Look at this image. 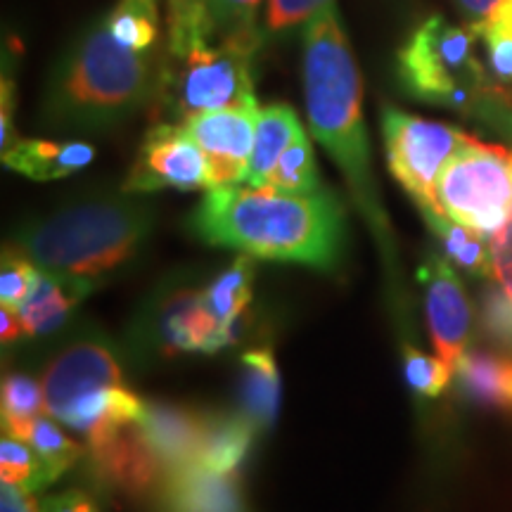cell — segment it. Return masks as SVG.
<instances>
[{"instance_id": "obj_1", "label": "cell", "mask_w": 512, "mask_h": 512, "mask_svg": "<svg viewBox=\"0 0 512 512\" xmlns=\"http://www.w3.org/2000/svg\"><path fill=\"white\" fill-rule=\"evenodd\" d=\"M192 228L209 245L330 271L342 254L344 211L330 190L299 195L235 183L207 190Z\"/></svg>"}, {"instance_id": "obj_2", "label": "cell", "mask_w": 512, "mask_h": 512, "mask_svg": "<svg viewBox=\"0 0 512 512\" xmlns=\"http://www.w3.org/2000/svg\"><path fill=\"white\" fill-rule=\"evenodd\" d=\"M259 46V31L221 24L209 0H169L155 100L174 124L256 105L252 60Z\"/></svg>"}, {"instance_id": "obj_3", "label": "cell", "mask_w": 512, "mask_h": 512, "mask_svg": "<svg viewBox=\"0 0 512 512\" xmlns=\"http://www.w3.org/2000/svg\"><path fill=\"white\" fill-rule=\"evenodd\" d=\"M302 81L313 138L335 159L358 209L387 240V219L370 171L368 131L363 121V83L337 3L325 5L304 24Z\"/></svg>"}, {"instance_id": "obj_4", "label": "cell", "mask_w": 512, "mask_h": 512, "mask_svg": "<svg viewBox=\"0 0 512 512\" xmlns=\"http://www.w3.org/2000/svg\"><path fill=\"white\" fill-rule=\"evenodd\" d=\"M159 62L121 46L105 17L74 38L48 76L43 121L67 131H98L133 117L155 100Z\"/></svg>"}, {"instance_id": "obj_5", "label": "cell", "mask_w": 512, "mask_h": 512, "mask_svg": "<svg viewBox=\"0 0 512 512\" xmlns=\"http://www.w3.org/2000/svg\"><path fill=\"white\" fill-rule=\"evenodd\" d=\"M155 223L138 195H105L69 204L17 233V247L38 271L95 285L133 259Z\"/></svg>"}, {"instance_id": "obj_6", "label": "cell", "mask_w": 512, "mask_h": 512, "mask_svg": "<svg viewBox=\"0 0 512 512\" xmlns=\"http://www.w3.org/2000/svg\"><path fill=\"white\" fill-rule=\"evenodd\" d=\"M475 29L432 15L399 50L403 88L422 102L470 112L491 95V79L475 53Z\"/></svg>"}, {"instance_id": "obj_7", "label": "cell", "mask_w": 512, "mask_h": 512, "mask_svg": "<svg viewBox=\"0 0 512 512\" xmlns=\"http://www.w3.org/2000/svg\"><path fill=\"white\" fill-rule=\"evenodd\" d=\"M437 211L491 238L512 221V150L470 138L444 166Z\"/></svg>"}, {"instance_id": "obj_8", "label": "cell", "mask_w": 512, "mask_h": 512, "mask_svg": "<svg viewBox=\"0 0 512 512\" xmlns=\"http://www.w3.org/2000/svg\"><path fill=\"white\" fill-rule=\"evenodd\" d=\"M382 136L392 176L413 197L422 214L437 211V181L444 166L472 136L439 121L384 107Z\"/></svg>"}, {"instance_id": "obj_9", "label": "cell", "mask_w": 512, "mask_h": 512, "mask_svg": "<svg viewBox=\"0 0 512 512\" xmlns=\"http://www.w3.org/2000/svg\"><path fill=\"white\" fill-rule=\"evenodd\" d=\"M209 190V171L200 145L183 124L162 121L140 145L121 192L147 195L157 190Z\"/></svg>"}, {"instance_id": "obj_10", "label": "cell", "mask_w": 512, "mask_h": 512, "mask_svg": "<svg viewBox=\"0 0 512 512\" xmlns=\"http://www.w3.org/2000/svg\"><path fill=\"white\" fill-rule=\"evenodd\" d=\"M114 384H124L119 358L110 342L95 335L76 339L57 351L41 377L46 411L55 420L86 394Z\"/></svg>"}, {"instance_id": "obj_11", "label": "cell", "mask_w": 512, "mask_h": 512, "mask_svg": "<svg viewBox=\"0 0 512 512\" xmlns=\"http://www.w3.org/2000/svg\"><path fill=\"white\" fill-rule=\"evenodd\" d=\"M259 110V102L247 107H226L197 114L183 124L207 159L209 188L245 183Z\"/></svg>"}, {"instance_id": "obj_12", "label": "cell", "mask_w": 512, "mask_h": 512, "mask_svg": "<svg viewBox=\"0 0 512 512\" xmlns=\"http://www.w3.org/2000/svg\"><path fill=\"white\" fill-rule=\"evenodd\" d=\"M418 278L425 287L427 320H430L434 347L448 366L456 370L460 358L465 356L472 325V311L463 285L451 264L437 254H430L422 261Z\"/></svg>"}, {"instance_id": "obj_13", "label": "cell", "mask_w": 512, "mask_h": 512, "mask_svg": "<svg viewBox=\"0 0 512 512\" xmlns=\"http://www.w3.org/2000/svg\"><path fill=\"white\" fill-rule=\"evenodd\" d=\"M86 451L95 475L124 494H145L166 475L162 460L138 422L119 427L107 437L86 444Z\"/></svg>"}, {"instance_id": "obj_14", "label": "cell", "mask_w": 512, "mask_h": 512, "mask_svg": "<svg viewBox=\"0 0 512 512\" xmlns=\"http://www.w3.org/2000/svg\"><path fill=\"white\" fill-rule=\"evenodd\" d=\"M155 328L164 351H216L235 339L207 311L202 292L192 290L164 299Z\"/></svg>"}, {"instance_id": "obj_15", "label": "cell", "mask_w": 512, "mask_h": 512, "mask_svg": "<svg viewBox=\"0 0 512 512\" xmlns=\"http://www.w3.org/2000/svg\"><path fill=\"white\" fill-rule=\"evenodd\" d=\"M164 512H245L235 472H211L202 465L169 470L162 479Z\"/></svg>"}, {"instance_id": "obj_16", "label": "cell", "mask_w": 512, "mask_h": 512, "mask_svg": "<svg viewBox=\"0 0 512 512\" xmlns=\"http://www.w3.org/2000/svg\"><path fill=\"white\" fill-rule=\"evenodd\" d=\"M138 427L155 448L164 470L195 465L200 453L207 418L188 408L169 406V403H145L143 418Z\"/></svg>"}, {"instance_id": "obj_17", "label": "cell", "mask_w": 512, "mask_h": 512, "mask_svg": "<svg viewBox=\"0 0 512 512\" xmlns=\"http://www.w3.org/2000/svg\"><path fill=\"white\" fill-rule=\"evenodd\" d=\"M145 413V403L136 394L128 392L126 384L98 389L86 394L62 415L60 422L69 430H76L86 437V444H93L119 427L138 422Z\"/></svg>"}, {"instance_id": "obj_18", "label": "cell", "mask_w": 512, "mask_h": 512, "mask_svg": "<svg viewBox=\"0 0 512 512\" xmlns=\"http://www.w3.org/2000/svg\"><path fill=\"white\" fill-rule=\"evenodd\" d=\"M93 145L79 140H15V145L3 152V164L31 181H57L81 171L93 162Z\"/></svg>"}, {"instance_id": "obj_19", "label": "cell", "mask_w": 512, "mask_h": 512, "mask_svg": "<svg viewBox=\"0 0 512 512\" xmlns=\"http://www.w3.org/2000/svg\"><path fill=\"white\" fill-rule=\"evenodd\" d=\"M91 290L93 285L83 283V280L38 271V278L34 287H31L29 297L17 309L24 323V332L29 337H38L62 328L69 313L76 309V304Z\"/></svg>"}, {"instance_id": "obj_20", "label": "cell", "mask_w": 512, "mask_h": 512, "mask_svg": "<svg viewBox=\"0 0 512 512\" xmlns=\"http://www.w3.org/2000/svg\"><path fill=\"white\" fill-rule=\"evenodd\" d=\"M302 133V121H299L297 112L290 105H268L264 110H259L245 185L268 188L278 159L292 145V140L302 136Z\"/></svg>"}, {"instance_id": "obj_21", "label": "cell", "mask_w": 512, "mask_h": 512, "mask_svg": "<svg viewBox=\"0 0 512 512\" xmlns=\"http://www.w3.org/2000/svg\"><path fill=\"white\" fill-rule=\"evenodd\" d=\"M242 415L256 432L266 430L275 420L280 401V375L268 349H252L242 356Z\"/></svg>"}, {"instance_id": "obj_22", "label": "cell", "mask_w": 512, "mask_h": 512, "mask_svg": "<svg viewBox=\"0 0 512 512\" xmlns=\"http://www.w3.org/2000/svg\"><path fill=\"white\" fill-rule=\"evenodd\" d=\"M256 427L245 415H216L207 418V430L197 453V463L211 472H230L238 470L245 460L249 446H252Z\"/></svg>"}, {"instance_id": "obj_23", "label": "cell", "mask_w": 512, "mask_h": 512, "mask_svg": "<svg viewBox=\"0 0 512 512\" xmlns=\"http://www.w3.org/2000/svg\"><path fill=\"white\" fill-rule=\"evenodd\" d=\"M456 373L470 399L512 411V361L484 351H467Z\"/></svg>"}, {"instance_id": "obj_24", "label": "cell", "mask_w": 512, "mask_h": 512, "mask_svg": "<svg viewBox=\"0 0 512 512\" xmlns=\"http://www.w3.org/2000/svg\"><path fill=\"white\" fill-rule=\"evenodd\" d=\"M422 216L441 240V247L453 264L472 275H482V278L494 275V254H491V240H486V235L451 221L444 214H434V211H425Z\"/></svg>"}, {"instance_id": "obj_25", "label": "cell", "mask_w": 512, "mask_h": 512, "mask_svg": "<svg viewBox=\"0 0 512 512\" xmlns=\"http://www.w3.org/2000/svg\"><path fill=\"white\" fill-rule=\"evenodd\" d=\"M252 278V256L242 254L202 292L207 311L233 337L240 313L245 311L249 299H252Z\"/></svg>"}, {"instance_id": "obj_26", "label": "cell", "mask_w": 512, "mask_h": 512, "mask_svg": "<svg viewBox=\"0 0 512 512\" xmlns=\"http://www.w3.org/2000/svg\"><path fill=\"white\" fill-rule=\"evenodd\" d=\"M105 24L112 38L136 53H147L162 31L157 0H119L105 15Z\"/></svg>"}, {"instance_id": "obj_27", "label": "cell", "mask_w": 512, "mask_h": 512, "mask_svg": "<svg viewBox=\"0 0 512 512\" xmlns=\"http://www.w3.org/2000/svg\"><path fill=\"white\" fill-rule=\"evenodd\" d=\"M0 477L5 484L22 486L31 494L57 479L29 441L10 437V434H3V441H0Z\"/></svg>"}, {"instance_id": "obj_28", "label": "cell", "mask_w": 512, "mask_h": 512, "mask_svg": "<svg viewBox=\"0 0 512 512\" xmlns=\"http://www.w3.org/2000/svg\"><path fill=\"white\" fill-rule=\"evenodd\" d=\"M0 403H3L0 406V411H3V434H10V437H17L31 420L48 413L41 382L22 373L5 377Z\"/></svg>"}, {"instance_id": "obj_29", "label": "cell", "mask_w": 512, "mask_h": 512, "mask_svg": "<svg viewBox=\"0 0 512 512\" xmlns=\"http://www.w3.org/2000/svg\"><path fill=\"white\" fill-rule=\"evenodd\" d=\"M17 439L29 441L36 448L38 456L46 460L50 470L55 472V477H60L62 472H67L76 460H79L86 448H81L74 439H69L62 432V427L57 425L53 415H41V418L31 420L22 432L17 434Z\"/></svg>"}, {"instance_id": "obj_30", "label": "cell", "mask_w": 512, "mask_h": 512, "mask_svg": "<svg viewBox=\"0 0 512 512\" xmlns=\"http://www.w3.org/2000/svg\"><path fill=\"white\" fill-rule=\"evenodd\" d=\"M268 188L299 192V195H311V192L323 190L316 169V155H313V147L306 133L294 138L292 145L283 152V157L278 159Z\"/></svg>"}, {"instance_id": "obj_31", "label": "cell", "mask_w": 512, "mask_h": 512, "mask_svg": "<svg viewBox=\"0 0 512 512\" xmlns=\"http://www.w3.org/2000/svg\"><path fill=\"white\" fill-rule=\"evenodd\" d=\"M453 370L441 356H427L415 347H403V375L408 387L420 396H439L451 382Z\"/></svg>"}, {"instance_id": "obj_32", "label": "cell", "mask_w": 512, "mask_h": 512, "mask_svg": "<svg viewBox=\"0 0 512 512\" xmlns=\"http://www.w3.org/2000/svg\"><path fill=\"white\" fill-rule=\"evenodd\" d=\"M38 278V266L24 254L22 247H8L0 264V302L8 309H19L29 297Z\"/></svg>"}, {"instance_id": "obj_33", "label": "cell", "mask_w": 512, "mask_h": 512, "mask_svg": "<svg viewBox=\"0 0 512 512\" xmlns=\"http://www.w3.org/2000/svg\"><path fill=\"white\" fill-rule=\"evenodd\" d=\"M475 34L482 38L489 55V79L496 83L498 91L512 86V34L494 22L477 24Z\"/></svg>"}, {"instance_id": "obj_34", "label": "cell", "mask_w": 512, "mask_h": 512, "mask_svg": "<svg viewBox=\"0 0 512 512\" xmlns=\"http://www.w3.org/2000/svg\"><path fill=\"white\" fill-rule=\"evenodd\" d=\"M330 3H335V0H268L266 31L268 34H278V31L306 24Z\"/></svg>"}, {"instance_id": "obj_35", "label": "cell", "mask_w": 512, "mask_h": 512, "mask_svg": "<svg viewBox=\"0 0 512 512\" xmlns=\"http://www.w3.org/2000/svg\"><path fill=\"white\" fill-rule=\"evenodd\" d=\"M484 325L496 339L512 344V299L505 290H491L484 297Z\"/></svg>"}, {"instance_id": "obj_36", "label": "cell", "mask_w": 512, "mask_h": 512, "mask_svg": "<svg viewBox=\"0 0 512 512\" xmlns=\"http://www.w3.org/2000/svg\"><path fill=\"white\" fill-rule=\"evenodd\" d=\"M264 0H209L211 10L230 29L238 31H259L256 24V10Z\"/></svg>"}, {"instance_id": "obj_37", "label": "cell", "mask_w": 512, "mask_h": 512, "mask_svg": "<svg viewBox=\"0 0 512 512\" xmlns=\"http://www.w3.org/2000/svg\"><path fill=\"white\" fill-rule=\"evenodd\" d=\"M491 254H494V275L512 299V221L491 235Z\"/></svg>"}, {"instance_id": "obj_38", "label": "cell", "mask_w": 512, "mask_h": 512, "mask_svg": "<svg viewBox=\"0 0 512 512\" xmlns=\"http://www.w3.org/2000/svg\"><path fill=\"white\" fill-rule=\"evenodd\" d=\"M41 512H98L91 498L81 491H64L41 501Z\"/></svg>"}, {"instance_id": "obj_39", "label": "cell", "mask_w": 512, "mask_h": 512, "mask_svg": "<svg viewBox=\"0 0 512 512\" xmlns=\"http://www.w3.org/2000/svg\"><path fill=\"white\" fill-rule=\"evenodd\" d=\"M3 105H0V150L15 145V131H12V107H15V83L3 76Z\"/></svg>"}, {"instance_id": "obj_40", "label": "cell", "mask_w": 512, "mask_h": 512, "mask_svg": "<svg viewBox=\"0 0 512 512\" xmlns=\"http://www.w3.org/2000/svg\"><path fill=\"white\" fill-rule=\"evenodd\" d=\"M0 512H41V505L34 503L31 491L15 484H0Z\"/></svg>"}, {"instance_id": "obj_41", "label": "cell", "mask_w": 512, "mask_h": 512, "mask_svg": "<svg viewBox=\"0 0 512 512\" xmlns=\"http://www.w3.org/2000/svg\"><path fill=\"white\" fill-rule=\"evenodd\" d=\"M456 5L465 17H470V27L484 24L494 15V10L501 5V0H456Z\"/></svg>"}, {"instance_id": "obj_42", "label": "cell", "mask_w": 512, "mask_h": 512, "mask_svg": "<svg viewBox=\"0 0 512 512\" xmlns=\"http://www.w3.org/2000/svg\"><path fill=\"white\" fill-rule=\"evenodd\" d=\"M0 325H3V328H0V337H3L5 347L17 342L22 335H27V332H24L22 318H19V311L8 309V306H3V311H0Z\"/></svg>"}, {"instance_id": "obj_43", "label": "cell", "mask_w": 512, "mask_h": 512, "mask_svg": "<svg viewBox=\"0 0 512 512\" xmlns=\"http://www.w3.org/2000/svg\"><path fill=\"white\" fill-rule=\"evenodd\" d=\"M486 22H494L498 27L508 29L512 34V0H501V5L494 10V15H491Z\"/></svg>"}, {"instance_id": "obj_44", "label": "cell", "mask_w": 512, "mask_h": 512, "mask_svg": "<svg viewBox=\"0 0 512 512\" xmlns=\"http://www.w3.org/2000/svg\"><path fill=\"white\" fill-rule=\"evenodd\" d=\"M510 117H512V114H510Z\"/></svg>"}]
</instances>
